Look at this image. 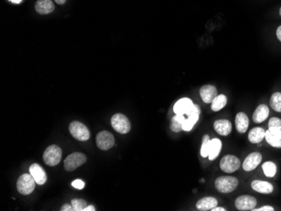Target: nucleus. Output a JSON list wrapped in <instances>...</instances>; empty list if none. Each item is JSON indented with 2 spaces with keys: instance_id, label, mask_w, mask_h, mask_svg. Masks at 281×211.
<instances>
[{
  "instance_id": "obj_35",
  "label": "nucleus",
  "mask_w": 281,
  "mask_h": 211,
  "mask_svg": "<svg viewBox=\"0 0 281 211\" xmlns=\"http://www.w3.org/2000/svg\"><path fill=\"white\" fill-rule=\"evenodd\" d=\"M95 211V208H94V206H86L83 211Z\"/></svg>"
},
{
  "instance_id": "obj_2",
  "label": "nucleus",
  "mask_w": 281,
  "mask_h": 211,
  "mask_svg": "<svg viewBox=\"0 0 281 211\" xmlns=\"http://www.w3.org/2000/svg\"><path fill=\"white\" fill-rule=\"evenodd\" d=\"M36 181L32 175L30 173H25L18 178L17 189L20 194L23 195H28L34 191Z\"/></svg>"
},
{
  "instance_id": "obj_8",
  "label": "nucleus",
  "mask_w": 281,
  "mask_h": 211,
  "mask_svg": "<svg viewBox=\"0 0 281 211\" xmlns=\"http://www.w3.org/2000/svg\"><path fill=\"white\" fill-rule=\"evenodd\" d=\"M97 147L103 151H107L115 145V138L111 132L103 130L96 135Z\"/></svg>"
},
{
  "instance_id": "obj_9",
  "label": "nucleus",
  "mask_w": 281,
  "mask_h": 211,
  "mask_svg": "<svg viewBox=\"0 0 281 211\" xmlns=\"http://www.w3.org/2000/svg\"><path fill=\"white\" fill-rule=\"evenodd\" d=\"M201 113V108L199 107V105L194 104L193 107L187 115V119L185 120L184 124H183V130L191 131L194 126L197 123V121L199 120Z\"/></svg>"
},
{
  "instance_id": "obj_31",
  "label": "nucleus",
  "mask_w": 281,
  "mask_h": 211,
  "mask_svg": "<svg viewBox=\"0 0 281 211\" xmlns=\"http://www.w3.org/2000/svg\"><path fill=\"white\" fill-rule=\"evenodd\" d=\"M72 185L74 188L77 189H82L85 186V183H83V181L80 180V179H76L72 183Z\"/></svg>"
},
{
  "instance_id": "obj_36",
  "label": "nucleus",
  "mask_w": 281,
  "mask_h": 211,
  "mask_svg": "<svg viewBox=\"0 0 281 211\" xmlns=\"http://www.w3.org/2000/svg\"><path fill=\"white\" fill-rule=\"evenodd\" d=\"M227 210H225L224 208H222V207H217L216 206L215 208L212 209L211 211H226Z\"/></svg>"
},
{
  "instance_id": "obj_39",
  "label": "nucleus",
  "mask_w": 281,
  "mask_h": 211,
  "mask_svg": "<svg viewBox=\"0 0 281 211\" xmlns=\"http://www.w3.org/2000/svg\"><path fill=\"white\" fill-rule=\"evenodd\" d=\"M280 14H281V9H280Z\"/></svg>"
},
{
  "instance_id": "obj_30",
  "label": "nucleus",
  "mask_w": 281,
  "mask_h": 211,
  "mask_svg": "<svg viewBox=\"0 0 281 211\" xmlns=\"http://www.w3.org/2000/svg\"><path fill=\"white\" fill-rule=\"evenodd\" d=\"M269 129H276L281 131V120L277 117H273L269 121Z\"/></svg>"
},
{
  "instance_id": "obj_27",
  "label": "nucleus",
  "mask_w": 281,
  "mask_h": 211,
  "mask_svg": "<svg viewBox=\"0 0 281 211\" xmlns=\"http://www.w3.org/2000/svg\"><path fill=\"white\" fill-rule=\"evenodd\" d=\"M270 106L276 112L281 113V93H275L270 98Z\"/></svg>"
},
{
  "instance_id": "obj_10",
  "label": "nucleus",
  "mask_w": 281,
  "mask_h": 211,
  "mask_svg": "<svg viewBox=\"0 0 281 211\" xmlns=\"http://www.w3.org/2000/svg\"><path fill=\"white\" fill-rule=\"evenodd\" d=\"M256 206L257 200L250 195H241L235 200V206L239 211H253Z\"/></svg>"
},
{
  "instance_id": "obj_5",
  "label": "nucleus",
  "mask_w": 281,
  "mask_h": 211,
  "mask_svg": "<svg viewBox=\"0 0 281 211\" xmlns=\"http://www.w3.org/2000/svg\"><path fill=\"white\" fill-rule=\"evenodd\" d=\"M111 126L120 134H126L131 129V123L122 114H116L111 118Z\"/></svg>"
},
{
  "instance_id": "obj_38",
  "label": "nucleus",
  "mask_w": 281,
  "mask_h": 211,
  "mask_svg": "<svg viewBox=\"0 0 281 211\" xmlns=\"http://www.w3.org/2000/svg\"><path fill=\"white\" fill-rule=\"evenodd\" d=\"M9 1H10V2H12V3H20V2L22 1V0H9Z\"/></svg>"
},
{
  "instance_id": "obj_20",
  "label": "nucleus",
  "mask_w": 281,
  "mask_h": 211,
  "mask_svg": "<svg viewBox=\"0 0 281 211\" xmlns=\"http://www.w3.org/2000/svg\"><path fill=\"white\" fill-rule=\"evenodd\" d=\"M217 206V200L213 197H204L196 203V208L201 211H211Z\"/></svg>"
},
{
  "instance_id": "obj_16",
  "label": "nucleus",
  "mask_w": 281,
  "mask_h": 211,
  "mask_svg": "<svg viewBox=\"0 0 281 211\" xmlns=\"http://www.w3.org/2000/svg\"><path fill=\"white\" fill-rule=\"evenodd\" d=\"M35 9L38 14H48L54 10L55 5L51 0H38Z\"/></svg>"
},
{
  "instance_id": "obj_22",
  "label": "nucleus",
  "mask_w": 281,
  "mask_h": 211,
  "mask_svg": "<svg viewBox=\"0 0 281 211\" xmlns=\"http://www.w3.org/2000/svg\"><path fill=\"white\" fill-rule=\"evenodd\" d=\"M270 115V109L265 104H260L253 113V120L255 123L264 122Z\"/></svg>"
},
{
  "instance_id": "obj_37",
  "label": "nucleus",
  "mask_w": 281,
  "mask_h": 211,
  "mask_svg": "<svg viewBox=\"0 0 281 211\" xmlns=\"http://www.w3.org/2000/svg\"><path fill=\"white\" fill-rule=\"evenodd\" d=\"M56 3H58V4H63L65 3L66 0H54Z\"/></svg>"
},
{
  "instance_id": "obj_29",
  "label": "nucleus",
  "mask_w": 281,
  "mask_h": 211,
  "mask_svg": "<svg viewBox=\"0 0 281 211\" xmlns=\"http://www.w3.org/2000/svg\"><path fill=\"white\" fill-rule=\"evenodd\" d=\"M72 206L74 207V211H83L87 206V202L82 199H74L72 200Z\"/></svg>"
},
{
  "instance_id": "obj_28",
  "label": "nucleus",
  "mask_w": 281,
  "mask_h": 211,
  "mask_svg": "<svg viewBox=\"0 0 281 211\" xmlns=\"http://www.w3.org/2000/svg\"><path fill=\"white\" fill-rule=\"evenodd\" d=\"M210 141V139L208 135H204L202 138L201 149L202 158H207L208 157V147H209Z\"/></svg>"
},
{
  "instance_id": "obj_23",
  "label": "nucleus",
  "mask_w": 281,
  "mask_h": 211,
  "mask_svg": "<svg viewBox=\"0 0 281 211\" xmlns=\"http://www.w3.org/2000/svg\"><path fill=\"white\" fill-rule=\"evenodd\" d=\"M265 132L266 131L261 127H255L248 133V140L251 143H259L265 138Z\"/></svg>"
},
{
  "instance_id": "obj_11",
  "label": "nucleus",
  "mask_w": 281,
  "mask_h": 211,
  "mask_svg": "<svg viewBox=\"0 0 281 211\" xmlns=\"http://www.w3.org/2000/svg\"><path fill=\"white\" fill-rule=\"evenodd\" d=\"M261 161V154L259 152H253L246 158L242 164V168L246 172H250L259 166Z\"/></svg>"
},
{
  "instance_id": "obj_32",
  "label": "nucleus",
  "mask_w": 281,
  "mask_h": 211,
  "mask_svg": "<svg viewBox=\"0 0 281 211\" xmlns=\"http://www.w3.org/2000/svg\"><path fill=\"white\" fill-rule=\"evenodd\" d=\"M275 209L271 207V206H263L261 208L253 209V211H274Z\"/></svg>"
},
{
  "instance_id": "obj_21",
  "label": "nucleus",
  "mask_w": 281,
  "mask_h": 211,
  "mask_svg": "<svg viewBox=\"0 0 281 211\" xmlns=\"http://www.w3.org/2000/svg\"><path fill=\"white\" fill-rule=\"evenodd\" d=\"M235 125H236L237 130L239 133L243 134L246 132L249 126V120L247 115L243 112L239 113L235 118Z\"/></svg>"
},
{
  "instance_id": "obj_18",
  "label": "nucleus",
  "mask_w": 281,
  "mask_h": 211,
  "mask_svg": "<svg viewBox=\"0 0 281 211\" xmlns=\"http://www.w3.org/2000/svg\"><path fill=\"white\" fill-rule=\"evenodd\" d=\"M214 129L219 135L226 136L232 132V123L227 120H218L214 122Z\"/></svg>"
},
{
  "instance_id": "obj_7",
  "label": "nucleus",
  "mask_w": 281,
  "mask_h": 211,
  "mask_svg": "<svg viewBox=\"0 0 281 211\" xmlns=\"http://www.w3.org/2000/svg\"><path fill=\"white\" fill-rule=\"evenodd\" d=\"M241 166V162L236 156L227 155L222 158L220 162V168L222 171L227 173H233Z\"/></svg>"
},
{
  "instance_id": "obj_14",
  "label": "nucleus",
  "mask_w": 281,
  "mask_h": 211,
  "mask_svg": "<svg viewBox=\"0 0 281 211\" xmlns=\"http://www.w3.org/2000/svg\"><path fill=\"white\" fill-rule=\"evenodd\" d=\"M30 173L32 175V177H34L35 181L37 184L39 185H43L46 182V174H45L44 169L39 165V164H32L30 167Z\"/></svg>"
},
{
  "instance_id": "obj_34",
  "label": "nucleus",
  "mask_w": 281,
  "mask_h": 211,
  "mask_svg": "<svg viewBox=\"0 0 281 211\" xmlns=\"http://www.w3.org/2000/svg\"><path fill=\"white\" fill-rule=\"evenodd\" d=\"M276 35H277V37H278L279 41L281 42V26L277 29V31H276Z\"/></svg>"
},
{
  "instance_id": "obj_17",
  "label": "nucleus",
  "mask_w": 281,
  "mask_h": 211,
  "mask_svg": "<svg viewBox=\"0 0 281 211\" xmlns=\"http://www.w3.org/2000/svg\"><path fill=\"white\" fill-rule=\"evenodd\" d=\"M222 141H220L217 138H214L210 140L208 147V158L209 160L213 161L219 156V153L222 150Z\"/></svg>"
},
{
  "instance_id": "obj_3",
  "label": "nucleus",
  "mask_w": 281,
  "mask_h": 211,
  "mask_svg": "<svg viewBox=\"0 0 281 211\" xmlns=\"http://www.w3.org/2000/svg\"><path fill=\"white\" fill-rule=\"evenodd\" d=\"M62 158V150L56 145L47 147L43 154V160L46 165L54 167L59 164Z\"/></svg>"
},
{
  "instance_id": "obj_12",
  "label": "nucleus",
  "mask_w": 281,
  "mask_h": 211,
  "mask_svg": "<svg viewBox=\"0 0 281 211\" xmlns=\"http://www.w3.org/2000/svg\"><path fill=\"white\" fill-rule=\"evenodd\" d=\"M193 102L191 101V99L188 98H183V99H179V101L174 104L173 111L176 115L185 116L189 114L193 107Z\"/></svg>"
},
{
  "instance_id": "obj_15",
  "label": "nucleus",
  "mask_w": 281,
  "mask_h": 211,
  "mask_svg": "<svg viewBox=\"0 0 281 211\" xmlns=\"http://www.w3.org/2000/svg\"><path fill=\"white\" fill-rule=\"evenodd\" d=\"M265 139L270 146L281 148V131L276 129H268L265 132Z\"/></svg>"
},
{
  "instance_id": "obj_4",
  "label": "nucleus",
  "mask_w": 281,
  "mask_h": 211,
  "mask_svg": "<svg viewBox=\"0 0 281 211\" xmlns=\"http://www.w3.org/2000/svg\"><path fill=\"white\" fill-rule=\"evenodd\" d=\"M69 131L78 141H88L90 137V132L88 128L79 121H73L71 124L69 125Z\"/></svg>"
},
{
  "instance_id": "obj_13",
  "label": "nucleus",
  "mask_w": 281,
  "mask_h": 211,
  "mask_svg": "<svg viewBox=\"0 0 281 211\" xmlns=\"http://www.w3.org/2000/svg\"><path fill=\"white\" fill-rule=\"evenodd\" d=\"M200 94H201L202 100L206 104L212 103L214 99L218 95L217 89L213 85H204L201 87L200 90Z\"/></svg>"
},
{
  "instance_id": "obj_25",
  "label": "nucleus",
  "mask_w": 281,
  "mask_h": 211,
  "mask_svg": "<svg viewBox=\"0 0 281 211\" xmlns=\"http://www.w3.org/2000/svg\"><path fill=\"white\" fill-rule=\"evenodd\" d=\"M227 96L224 95V94H220V95L216 96L211 103V110L216 112V111H219V110L223 109L227 105Z\"/></svg>"
},
{
  "instance_id": "obj_1",
  "label": "nucleus",
  "mask_w": 281,
  "mask_h": 211,
  "mask_svg": "<svg viewBox=\"0 0 281 211\" xmlns=\"http://www.w3.org/2000/svg\"><path fill=\"white\" fill-rule=\"evenodd\" d=\"M239 186V180L235 177L231 176H224L219 177L215 181V187L220 193L222 194H229L234 191Z\"/></svg>"
},
{
  "instance_id": "obj_19",
  "label": "nucleus",
  "mask_w": 281,
  "mask_h": 211,
  "mask_svg": "<svg viewBox=\"0 0 281 211\" xmlns=\"http://www.w3.org/2000/svg\"><path fill=\"white\" fill-rule=\"evenodd\" d=\"M251 186L253 190L260 194H269L274 191V186L269 182H265V181H253Z\"/></svg>"
},
{
  "instance_id": "obj_24",
  "label": "nucleus",
  "mask_w": 281,
  "mask_h": 211,
  "mask_svg": "<svg viewBox=\"0 0 281 211\" xmlns=\"http://www.w3.org/2000/svg\"><path fill=\"white\" fill-rule=\"evenodd\" d=\"M185 116L182 115H176L173 116L170 122V129L173 132H180L183 130V124L185 122Z\"/></svg>"
},
{
  "instance_id": "obj_26",
  "label": "nucleus",
  "mask_w": 281,
  "mask_h": 211,
  "mask_svg": "<svg viewBox=\"0 0 281 211\" xmlns=\"http://www.w3.org/2000/svg\"><path fill=\"white\" fill-rule=\"evenodd\" d=\"M262 169H263L264 174L269 177H274L276 174V171H277V167H276V164L273 162L264 163L262 166Z\"/></svg>"
},
{
  "instance_id": "obj_6",
  "label": "nucleus",
  "mask_w": 281,
  "mask_h": 211,
  "mask_svg": "<svg viewBox=\"0 0 281 211\" xmlns=\"http://www.w3.org/2000/svg\"><path fill=\"white\" fill-rule=\"evenodd\" d=\"M87 160V158L84 154L81 152H74L64 161V169L68 172H73L79 167L82 166L84 164Z\"/></svg>"
},
{
  "instance_id": "obj_33",
  "label": "nucleus",
  "mask_w": 281,
  "mask_h": 211,
  "mask_svg": "<svg viewBox=\"0 0 281 211\" xmlns=\"http://www.w3.org/2000/svg\"><path fill=\"white\" fill-rule=\"evenodd\" d=\"M61 211H74V207L73 206H70V205H68V204H65V205H63L62 207H61Z\"/></svg>"
}]
</instances>
